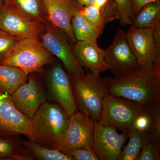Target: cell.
Returning <instances> with one entry per match:
<instances>
[{
  "mask_svg": "<svg viewBox=\"0 0 160 160\" xmlns=\"http://www.w3.org/2000/svg\"><path fill=\"white\" fill-rule=\"evenodd\" d=\"M94 124L93 120L77 110L69 117L67 134L58 150L66 154L75 149H93Z\"/></svg>",
  "mask_w": 160,
  "mask_h": 160,
  "instance_id": "obj_12",
  "label": "cell"
},
{
  "mask_svg": "<svg viewBox=\"0 0 160 160\" xmlns=\"http://www.w3.org/2000/svg\"><path fill=\"white\" fill-rule=\"evenodd\" d=\"M0 29L22 39H40L46 28L45 24L32 19L13 6L4 3L0 9Z\"/></svg>",
  "mask_w": 160,
  "mask_h": 160,
  "instance_id": "obj_10",
  "label": "cell"
},
{
  "mask_svg": "<svg viewBox=\"0 0 160 160\" xmlns=\"http://www.w3.org/2000/svg\"><path fill=\"white\" fill-rule=\"evenodd\" d=\"M17 136H0V159L34 160Z\"/></svg>",
  "mask_w": 160,
  "mask_h": 160,
  "instance_id": "obj_19",
  "label": "cell"
},
{
  "mask_svg": "<svg viewBox=\"0 0 160 160\" xmlns=\"http://www.w3.org/2000/svg\"><path fill=\"white\" fill-rule=\"evenodd\" d=\"M155 28L131 26L126 32L127 42L140 68L152 69L157 54L160 53V32H154Z\"/></svg>",
  "mask_w": 160,
  "mask_h": 160,
  "instance_id": "obj_7",
  "label": "cell"
},
{
  "mask_svg": "<svg viewBox=\"0 0 160 160\" xmlns=\"http://www.w3.org/2000/svg\"><path fill=\"white\" fill-rule=\"evenodd\" d=\"M116 5V20L119 21L123 26L131 25V19L134 17L131 0H114Z\"/></svg>",
  "mask_w": 160,
  "mask_h": 160,
  "instance_id": "obj_26",
  "label": "cell"
},
{
  "mask_svg": "<svg viewBox=\"0 0 160 160\" xmlns=\"http://www.w3.org/2000/svg\"><path fill=\"white\" fill-rule=\"evenodd\" d=\"M5 4L13 6L27 16L45 24L47 21L44 0H3Z\"/></svg>",
  "mask_w": 160,
  "mask_h": 160,
  "instance_id": "obj_20",
  "label": "cell"
},
{
  "mask_svg": "<svg viewBox=\"0 0 160 160\" xmlns=\"http://www.w3.org/2000/svg\"><path fill=\"white\" fill-rule=\"evenodd\" d=\"M27 75L19 68L0 64V92L11 95L27 81Z\"/></svg>",
  "mask_w": 160,
  "mask_h": 160,
  "instance_id": "obj_18",
  "label": "cell"
},
{
  "mask_svg": "<svg viewBox=\"0 0 160 160\" xmlns=\"http://www.w3.org/2000/svg\"><path fill=\"white\" fill-rule=\"evenodd\" d=\"M131 26L139 28L160 26V1L147 4L131 19Z\"/></svg>",
  "mask_w": 160,
  "mask_h": 160,
  "instance_id": "obj_21",
  "label": "cell"
},
{
  "mask_svg": "<svg viewBox=\"0 0 160 160\" xmlns=\"http://www.w3.org/2000/svg\"><path fill=\"white\" fill-rule=\"evenodd\" d=\"M11 97L18 110L31 120L38 109L47 100L46 89L33 73L28 75L27 81L21 85Z\"/></svg>",
  "mask_w": 160,
  "mask_h": 160,
  "instance_id": "obj_13",
  "label": "cell"
},
{
  "mask_svg": "<svg viewBox=\"0 0 160 160\" xmlns=\"http://www.w3.org/2000/svg\"><path fill=\"white\" fill-rule=\"evenodd\" d=\"M79 10L71 21L72 28L77 41L97 42L102 33L84 18Z\"/></svg>",
  "mask_w": 160,
  "mask_h": 160,
  "instance_id": "obj_23",
  "label": "cell"
},
{
  "mask_svg": "<svg viewBox=\"0 0 160 160\" xmlns=\"http://www.w3.org/2000/svg\"><path fill=\"white\" fill-rule=\"evenodd\" d=\"M23 135L35 141L32 120L20 112L15 106L11 95L0 92V136Z\"/></svg>",
  "mask_w": 160,
  "mask_h": 160,
  "instance_id": "obj_8",
  "label": "cell"
},
{
  "mask_svg": "<svg viewBox=\"0 0 160 160\" xmlns=\"http://www.w3.org/2000/svg\"><path fill=\"white\" fill-rule=\"evenodd\" d=\"M149 118L146 109L143 107L140 114L135 122L133 128L146 132L149 126Z\"/></svg>",
  "mask_w": 160,
  "mask_h": 160,
  "instance_id": "obj_30",
  "label": "cell"
},
{
  "mask_svg": "<svg viewBox=\"0 0 160 160\" xmlns=\"http://www.w3.org/2000/svg\"><path fill=\"white\" fill-rule=\"evenodd\" d=\"M79 12L102 34L106 24L116 20V5L114 0H109L103 7L93 5L82 7Z\"/></svg>",
  "mask_w": 160,
  "mask_h": 160,
  "instance_id": "obj_17",
  "label": "cell"
},
{
  "mask_svg": "<svg viewBox=\"0 0 160 160\" xmlns=\"http://www.w3.org/2000/svg\"><path fill=\"white\" fill-rule=\"evenodd\" d=\"M128 135L129 142L123 147L118 160H136L144 146L149 142L145 132L133 128Z\"/></svg>",
  "mask_w": 160,
  "mask_h": 160,
  "instance_id": "obj_22",
  "label": "cell"
},
{
  "mask_svg": "<svg viewBox=\"0 0 160 160\" xmlns=\"http://www.w3.org/2000/svg\"><path fill=\"white\" fill-rule=\"evenodd\" d=\"M128 138V134L124 132L119 134L114 126H103L95 122L93 149L100 160H118Z\"/></svg>",
  "mask_w": 160,
  "mask_h": 160,
  "instance_id": "obj_14",
  "label": "cell"
},
{
  "mask_svg": "<svg viewBox=\"0 0 160 160\" xmlns=\"http://www.w3.org/2000/svg\"><path fill=\"white\" fill-rule=\"evenodd\" d=\"M4 4V2L3 0H0V9L2 8Z\"/></svg>",
  "mask_w": 160,
  "mask_h": 160,
  "instance_id": "obj_34",
  "label": "cell"
},
{
  "mask_svg": "<svg viewBox=\"0 0 160 160\" xmlns=\"http://www.w3.org/2000/svg\"><path fill=\"white\" fill-rule=\"evenodd\" d=\"M160 149L149 142L144 146L136 160H159Z\"/></svg>",
  "mask_w": 160,
  "mask_h": 160,
  "instance_id": "obj_28",
  "label": "cell"
},
{
  "mask_svg": "<svg viewBox=\"0 0 160 160\" xmlns=\"http://www.w3.org/2000/svg\"><path fill=\"white\" fill-rule=\"evenodd\" d=\"M143 107L149 117V126L146 133L149 142L160 149V102Z\"/></svg>",
  "mask_w": 160,
  "mask_h": 160,
  "instance_id": "obj_25",
  "label": "cell"
},
{
  "mask_svg": "<svg viewBox=\"0 0 160 160\" xmlns=\"http://www.w3.org/2000/svg\"><path fill=\"white\" fill-rule=\"evenodd\" d=\"M35 141L41 146L59 149L69 127V117L56 103L46 101L36 112L32 119Z\"/></svg>",
  "mask_w": 160,
  "mask_h": 160,
  "instance_id": "obj_2",
  "label": "cell"
},
{
  "mask_svg": "<svg viewBox=\"0 0 160 160\" xmlns=\"http://www.w3.org/2000/svg\"><path fill=\"white\" fill-rule=\"evenodd\" d=\"M53 62V55L44 47L39 39L30 38L20 39L0 64L18 67L28 75L42 73L45 65Z\"/></svg>",
  "mask_w": 160,
  "mask_h": 160,
  "instance_id": "obj_4",
  "label": "cell"
},
{
  "mask_svg": "<svg viewBox=\"0 0 160 160\" xmlns=\"http://www.w3.org/2000/svg\"><path fill=\"white\" fill-rule=\"evenodd\" d=\"M133 8L134 16L139 12L143 7L149 3L160 1V0H131Z\"/></svg>",
  "mask_w": 160,
  "mask_h": 160,
  "instance_id": "obj_31",
  "label": "cell"
},
{
  "mask_svg": "<svg viewBox=\"0 0 160 160\" xmlns=\"http://www.w3.org/2000/svg\"><path fill=\"white\" fill-rule=\"evenodd\" d=\"M109 1V0H94V5L98 7L105 6Z\"/></svg>",
  "mask_w": 160,
  "mask_h": 160,
  "instance_id": "obj_33",
  "label": "cell"
},
{
  "mask_svg": "<svg viewBox=\"0 0 160 160\" xmlns=\"http://www.w3.org/2000/svg\"><path fill=\"white\" fill-rule=\"evenodd\" d=\"M47 98L61 106L70 117L78 110L70 77L59 62L55 63L46 75Z\"/></svg>",
  "mask_w": 160,
  "mask_h": 160,
  "instance_id": "obj_9",
  "label": "cell"
},
{
  "mask_svg": "<svg viewBox=\"0 0 160 160\" xmlns=\"http://www.w3.org/2000/svg\"><path fill=\"white\" fill-rule=\"evenodd\" d=\"M107 93L127 99L145 106L160 102V79L152 69L140 68L138 71L113 78H109Z\"/></svg>",
  "mask_w": 160,
  "mask_h": 160,
  "instance_id": "obj_1",
  "label": "cell"
},
{
  "mask_svg": "<svg viewBox=\"0 0 160 160\" xmlns=\"http://www.w3.org/2000/svg\"><path fill=\"white\" fill-rule=\"evenodd\" d=\"M24 148L33 158L40 160H73L68 155L58 149H50L39 145L33 141L22 140Z\"/></svg>",
  "mask_w": 160,
  "mask_h": 160,
  "instance_id": "obj_24",
  "label": "cell"
},
{
  "mask_svg": "<svg viewBox=\"0 0 160 160\" xmlns=\"http://www.w3.org/2000/svg\"><path fill=\"white\" fill-rule=\"evenodd\" d=\"M142 108V106L133 101L113 96L106 92L98 122L103 126H114L129 134Z\"/></svg>",
  "mask_w": 160,
  "mask_h": 160,
  "instance_id": "obj_5",
  "label": "cell"
},
{
  "mask_svg": "<svg viewBox=\"0 0 160 160\" xmlns=\"http://www.w3.org/2000/svg\"><path fill=\"white\" fill-rule=\"evenodd\" d=\"M20 40L0 29V62Z\"/></svg>",
  "mask_w": 160,
  "mask_h": 160,
  "instance_id": "obj_27",
  "label": "cell"
},
{
  "mask_svg": "<svg viewBox=\"0 0 160 160\" xmlns=\"http://www.w3.org/2000/svg\"><path fill=\"white\" fill-rule=\"evenodd\" d=\"M66 154L71 157L73 160H100L93 149H75Z\"/></svg>",
  "mask_w": 160,
  "mask_h": 160,
  "instance_id": "obj_29",
  "label": "cell"
},
{
  "mask_svg": "<svg viewBox=\"0 0 160 160\" xmlns=\"http://www.w3.org/2000/svg\"><path fill=\"white\" fill-rule=\"evenodd\" d=\"M47 22L66 35L72 44L77 41L71 26L72 18L82 7L73 0H44Z\"/></svg>",
  "mask_w": 160,
  "mask_h": 160,
  "instance_id": "obj_15",
  "label": "cell"
},
{
  "mask_svg": "<svg viewBox=\"0 0 160 160\" xmlns=\"http://www.w3.org/2000/svg\"><path fill=\"white\" fill-rule=\"evenodd\" d=\"M45 26L46 30L39 39L44 47L60 60L69 76L85 73L73 52L72 43L66 35L47 21Z\"/></svg>",
  "mask_w": 160,
  "mask_h": 160,
  "instance_id": "obj_6",
  "label": "cell"
},
{
  "mask_svg": "<svg viewBox=\"0 0 160 160\" xmlns=\"http://www.w3.org/2000/svg\"><path fill=\"white\" fill-rule=\"evenodd\" d=\"M81 7L92 6L94 4V0H73Z\"/></svg>",
  "mask_w": 160,
  "mask_h": 160,
  "instance_id": "obj_32",
  "label": "cell"
},
{
  "mask_svg": "<svg viewBox=\"0 0 160 160\" xmlns=\"http://www.w3.org/2000/svg\"><path fill=\"white\" fill-rule=\"evenodd\" d=\"M104 50L109 69L115 77L129 74L141 68L127 42L126 32L122 29L117 32L111 45Z\"/></svg>",
  "mask_w": 160,
  "mask_h": 160,
  "instance_id": "obj_11",
  "label": "cell"
},
{
  "mask_svg": "<svg viewBox=\"0 0 160 160\" xmlns=\"http://www.w3.org/2000/svg\"><path fill=\"white\" fill-rule=\"evenodd\" d=\"M70 77L78 110L98 122L109 78H102L91 72Z\"/></svg>",
  "mask_w": 160,
  "mask_h": 160,
  "instance_id": "obj_3",
  "label": "cell"
},
{
  "mask_svg": "<svg viewBox=\"0 0 160 160\" xmlns=\"http://www.w3.org/2000/svg\"><path fill=\"white\" fill-rule=\"evenodd\" d=\"M72 49L82 66L91 73L99 76L109 69L105 50L98 46L97 42L77 41L73 44Z\"/></svg>",
  "mask_w": 160,
  "mask_h": 160,
  "instance_id": "obj_16",
  "label": "cell"
}]
</instances>
